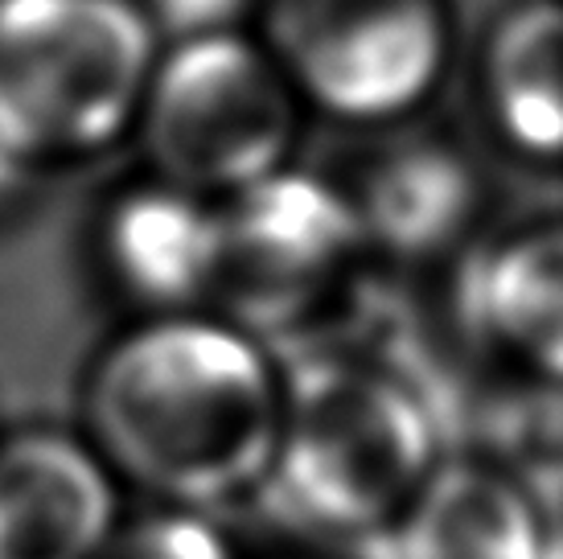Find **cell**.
Segmentation results:
<instances>
[{
  "mask_svg": "<svg viewBox=\"0 0 563 559\" xmlns=\"http://www.w3.org/2000/svg\"><path fill=\"white\" fill-rule=\"evenodd\" d=\"M371 559H555L543 494L477 449H449Z\"/></svg>",
  "mask_w": 563,
  "mask_h": 559,
  "instance_id": "11",
  "label": "cell"
},
{
  "mask_svg": "<svg viewBox=\"0 0 563 559\" xmlns=\"http://www.w3.org/2000/svg\"><path fill=\"white\" fill-rule=\"evenodd\" d=\"M165 42L219 30H255L264 0H141Z\"/></svg>",
  "mask_w": 563,
  "mask_h": 559,
  "instance_id": "14",
  "label": "cell"
},
{
  "mask_svg": "<svg viewBox=\"0 0 563 559\" xmlns=\"http://www.w3.org/2000/svg\"><path fill=\"white\" fill-rule=\"evenodd\" d=\"M46 177H37L33 169H25L4 144H0V227H9L30 210V202L37 198V186Z\"/></svg>",
  "mask_w": 563,
  "mask_h": 559,
  "instance_id": "15",
  "label": "cell"
},
{
  "mask_svg": "<svg viewBox=\"0 0 563 559\" xmlns=\"http://www.w3.org/2000/svg\"><path fill=\"white\" fill-rule=\"evenodd\" d=\"M482 132L522 165H563V0H510L470 54Z\"/></svg>",
  "mask_w": 563,
  "mask_h": 559,
  "instance_id": "12",
  "label": "cell"
},
{
  "mask_svg": "<svg viewBox=\"0 0 563 559\" xmlns=\"http://www.w3.org/2000/svg\"><path fill=\"white\" fill-rule=\"evenodd\" d=\"M0 424H4V419H0Z\"/></svg>",
  "mask_w": 563,
  "mask_h": 559,
  "instance_id": "17",
  "label": "cell"
},
{
  "mask_svg": "<svg viewBox=\"0 0 563 559\" xmlns=\"http://www.w3.org/2000/svg\"><path fill=\"white\" fill-rule=\"evenodd\" d=\"M375 267L432 276L456 267L485 231L489 182L482 161L444 128L416 124L366 136V149L338 173Z\"/></svg>",
  "mask_w": 563,
  "mask_h": 559,
  "instance_id": "8",
  "label": "cell"
},
{
  "mask_svg": "<svg viewBox=\"0 0 563 559\" xmlns=\"http://www.w3.org/2000/svg\"><path fill=\"white\" fill-rule=\"evenodd\" d=\"M375 267L338 173L288 165L222 202L214 309L276 350L325 333Z\"/></svg>",
  "mask_w": 563,
  "mask_h": 559,
  "instance_id": "6",
  "label": "cell"
},
{
  "mask_svg": "<svg viewBox=\"0 0 563 559\" xmlns=\"http://www.w3.org/2000/svg\"><path fill=\"white\" fill-rule=\"evenodd\" d=\"M456 321L510 379L563 387V218L482 234L456 264Z\"/></svg>",
  "mask_w": 563,
  "mask_h": 559,
  "instance_id": "10",
  "label": "cell"
},
{
  "mask_svg": "<svg viewBox=\"0 0 563 559\" xmlns=\"http://www.w3.org/2000/svg\"><path fill=\"white\" fill-rule=\"evenodd\" d=\"M161 46L141 0H0V144L37 177L128 153Z\"/></svg>",
  "mask_w": 563,
  "mask_h": 559,
  "instance_id": "3",
  "label": "cell"
},
{
  "mask_svg": "<svg viewBox=\"0 0 563 559\" xmlns=\"http://www.w3.org/2000/svg\"><path fill=\"white\" fill-rule=\"evenodd\" d=\"M95 559H251V551L222 514L141 506L124 514Z\"/></svg>",
  "mask_w": 563,
  "mask_h": 559,
  "instance_id": "13",
  "label": "cell"
},
{
  "mask_svg": "<svg viewBox=\"0 0 563 559\" xmlns=\"http://www.w3.org/2000/svg\"><path fill=\"white\" fill-rule=\"evenodd\" d=\"M82 276L115 321L214 309L222 202L132 165L95 194L79 234Z\"/></svg>",
  "mask_w": 563,
  "mask_h": 559,
  "instance_id": "7",
  "label": "cell"
},
{
  "mask_svg": "<svg viewBox=\"0 0 563 559\" xmlns=\"http://www.w3.org/2000/svg\"><path fill=\"white\" fill-rule=\"evenodd\" d=\"M449 449V412L404 362L350 342L297 346L260 502L313 544L371 547Z\"/></svg>",
  "mask_w": 563,
  "mask_h": 559,
  "instance_id": "2",
  "label": "cell"
},
{
  "mask_svg": "<svg viewBox=\"0 0 563 559\" xmlns=\"http://www.w3.org/2000/svg\"><path fill=\"white\" fill-rule=\"evenodd\" d=\"M255 33L309 120L354 136L423 120L461 63L453 0H264Z\"/></svg>",
  "mask_w": 563,
  "mask_h": 559,
  "instance_id": "5",
  "label": "cell"
},
{
  "mask_svg": "<svg viewBox=\"0 0 563 559\" xmlns=\"http://www.w3.org/2000/svg\"><path fill=\"white\" fill-rule=\"evenodd\" d=\"M284 354L219 309L136 317L82 358L75 424L141 506L227 514L260 502Z\"/></svg>",
  "mask_w": 563,
  "mask_h": 559,
  "instance_id": "1",
  "label": "cell"
},
{
  "mask_svg": "<svg viewBox=\"0 0 563 559\" xmlns=\"http://www.w3.org/2000/svg\"><path fill=\"white\" fill-rule=\"evenodd\" d=\"M280 559H371L366 556V547H325L321 544V551H313V556H280Z\"/></svg>",
  "mask_w": 563,
  "mask_h": 559,
  "instance_id": "16",
  "label": "cell"
},
{
  "mask_svg": "<svg viewBox=\"0 0 563 559\" xmlns=\"http://www.w3.org/2000/svg\"><path fill=\"white\" fill-rule=\"evenodd\" d=\"M128 490L75 419L0 424V559H95Z\"/></svg>",
  "mask_w": 563,
  "mask_h": 559,
  "instance_id": "9",
  "label": "cell"
},
{
  "mask_svg": "<svg viewBox=\"0 0 563 559\" xmlns=\"http://www.w3.org/2000/svg\"><path fill=\"white\" fill-rule=\"evenodd\" d=\"M309 111L255 30L165 42L132 132L136 165L227 202L300 161Z\"/></svg>",
  "mask_w": 563,
  "mask_h": 559,
  "instance_id": "4",
  "label": "cell"
}]
</instances>
